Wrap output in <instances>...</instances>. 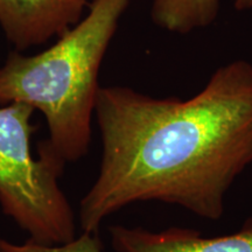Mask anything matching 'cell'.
I'll list each match as a JSON object with an SVG mask.
<instances>
[{
  "label": "cell",
  "instance_id": "1",
  "mask_svg": "<svg viewBox=\"0 0 252 252\" xmlns=\"http://www.w3.org/2000/svg\"><path fill=\"white\" fill-rule=\"evenodd\" d=\"M99 173L82 198L80 224L97 234L128 204L160 201L219 220L226 191L252 163V64L230 62L191 98H153L99 88Z\"/></svg>",
  "mask_w": 252,
  "mask_h": 252
},
{
  "label": "cell",
  "instance_id": "2",
  "mask_svg": "<svg viewBox=\"0 0 252 252\" xmlns=\"http://www.w3.org/2000/svg\"><path fill=\"white\" fill-rule=\"evenodd\" d=\"M131 0H94L88 14L35 55L12 53L0 68V105L21 102L45 116L49 144L65 162L86 156L98 72Z\"/></svg>",
  "mask_w": 252,
  "mask_h": 252
},
{
  "label": "cell",
  "instance_id": "3",
  "mask_svg": "<svg viewBox=\"0 0 252 252\" xmlns=\"http://www.w3.org/2000/svg\"><path fill=\"white\" fill-rule=\"evenodd\" d=\"M34 109L15 102L0 106V206L5 215L40 244L59 245L75 238V217L59 186L65 161L49 141L33 157L31 124Z\"/></svg>",
  "mask_w": 252,
  "mask_h": 252
},
{
  "label": "cell",
  "instance_id": "4",
  "mask_svg": "<svg viewBox=\"0 0 252 252\" xmlns=\"http://www.w3.org/2000/svg\"><path fill=\"white\" fill-rule=\"evenodd\" d=\"M88 5L89 0H0V27L23 52L64 34Z\"/></svg>",
  "mask_w": 252,
  "mask_h": 252
},
{
  "label": "cell",
  "instance_id": "5",
  "mask_svg": "<svg viewBox=\"0 0 252 252\" xmlns=\"http://www.w3.org/2000/svg\"><path fill=\"white\" fill-rule=\"evenodd\" d=\"M116 252H252V217L237 232L202 237L191 229L171 228L153 232L144 228H109Z\"/></svg>",
  "mask_w": 252,
  "mask_h": 252
},
{
  "label": "cell",
  "instance_id": "6",
  "mask_svg": "<svg viewBox=\"0 0 252 252\" xmlns=\"http://www.w3.org/2000/svg\"><path fill=\"white\" fill-rule=\"evenodd\" d=\"M220 12V0H154L151 18L158 27L187 34L210 26Z\"/></svg>",
  "mask_w": 252,
  "mask_h": 252
},
{
  "label": "cell",
  "instance_id": "7",
  "mask_svg": "<svg viewBox=\"0 0 252 252\" xmlns=\"http://www.w3.org/2000/svg\"><path fill=\"white\" fill-rule=\"evenodd\" d=\"M0 252H103L97 234L83 232L64 244L46 245L28 239L23 244H14L0 238Z\"/></svg>",
  "mask_w": 252,
  "mask_h": 252
},
{
  "label": "cell",
  "instance_id": "8",
  "mask_svg": "<svg viewBox=\"0 0 252 252\" xmlns=\"http://www.w3.org/2000/svg\"><path fill=\"white\" fill-rule=\"evenodd\" d=\"M234 6L237 11H252V0H234Z\"/></svg>",
  "mask_w": 252,
  "mask_h": 252
}]
</instances>
